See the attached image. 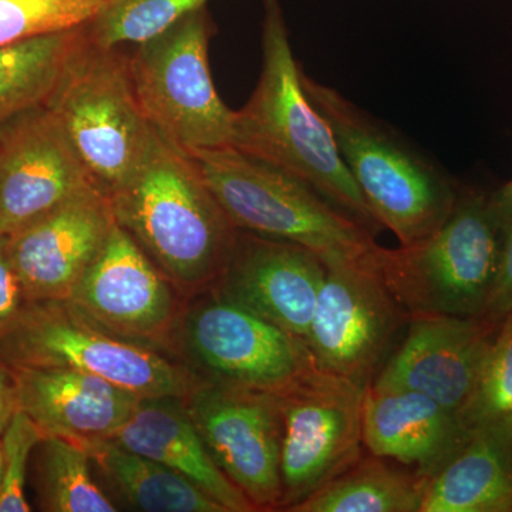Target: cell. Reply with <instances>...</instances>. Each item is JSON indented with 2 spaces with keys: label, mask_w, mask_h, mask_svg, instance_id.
Wrapping results in <instances>:
<instances>
[{
  "label": "cell",
  "mask_w": 512,
  "mask_h": 512,
  "mask_svg": "<svg viewBox=\"0 0 512 512\" xmlns=\"http://www.w3.org/2000/svg\"><path fill=\"white\" fill-rule=\"evenodd\" d=\"M29 299L8 251V238L0 237V336L15 325Z\"/></svg>",
  "instance_id": "cell-30"
},
{
  "label": "cell",
  "mask_w": 512,
  "mask_h": 512,
  "mask_svg": "<svg viewBox=\"0 0 512 512\" xmlns=\"http://www.w3.org/2000/svg\"><path fill=\"white\" fill-rule=\"evenodd\" d=\"M45 437L23 410H16L8 426L0 434L3 454V476L0 483V512H29L26 498L30 461L33 451Z\"/></svg>",
  "instance_id": "cell-29"
},
{
  "label": "cell",
  "mask_w": 512,
  "mask_h": 512,
  "mask_svg": "<svg viewBox=\"0 0 512 512\" xmlns=\"http://www.w3.org/2000/svg\"><path fill=\"white\" fill-rule=\"evenodd\" d=\"M367 386L316 369L276 394L281 414V510L288 511L363 456Z\"/></svg>",
  "instance_id": "cell-10"
},
{
  "label": "cell",
  "mask_w": 512,
  "mask_h": 512,
  "mask_svg": "<svg viewBox=\"0 0 512 512\" xmlns=\"http://www.w3.org/2000/svg\"><path fill=\"white\" fill-rule=\"evenodd\" d=\"M488 204L498 224L504 229L512 225V180L488 194Z\"/></svg>",
  "instance_id": "cell-33"
},
{
  "label": "cell",
  "mask_w": 512,
  "mask_h": 512,
  "mask_svg": "<svg viewBox=\"0 0 512 512\" xmlns=\"http://www.w3.org/2000/svg\"><path fill=\"white\" fill-rule=\"evenodd\" d=\"M16 410H18V397H16L15 379H13L12 370L0 356V434L6 429Z\"/></svg>",
  "instance_id": "cell-32"
},
{
  "label": "cell",
  "mask_w": 512,
  "mask_h": 512,
  "mask_svg": "<svg viewBox=\"0 0 512 512\" xmlns=\"http://www.w3.org/2000/svg\"><path fill=\"white\" fill-rule=\"evenodd\" d=\"M188 154L235 228L301 245L326 268H372L375 234L298 178L234 147Z\"/></svg>",
  "instance_id": "cell-4"
},
{
  "label": "cell",
  "mask_w": 512,
  "mask_h": 512,
  "mask_svg": "<svg viewBox=\"0 0 512 512\" xmlns=\"http://www.w3.org/2000/svg\"><path fill=\"white\" fill-rule=\"evenodd\" d=\"M106 2H107V0H106Z\"/></svg>",
  "instance_id": "cell-35"
},
{
  "label": "cell",
  "mask_w": 512,
  "mask_h": 512,
  "mask_svg": "<svg viewBox=\"0 0 512 512\" xmlns=\"http://www.w3.org/2000/svg\"><path fill=\"white\" fill-rule=\"evenodd\" d=\"M215 32L204 6L128 53L144 116L185 153L231 147L234 136L235 110L222 101L211 77L208 52Z\"/></svg>",
  "instance_id": "cell-8"
},
{
  "label": "cell",
  "mask_w": 512,
  "mask_h": 512,
  "mask_svg": "<svg viewBox=\"0 0 512 512\" xmlns=\"http://www.w3.org/2000/svg\"><path fill=\"white\" fill-rule=\"evenodd\" d=\"M106 0H0V46L89 22Z\"/></svg>",
  "instance_id": "cell-28"
},
{
  "label": "cell",
  "mask_w": 512,
  "mask_h": 512,
  "mask_svg": "<svg viewBox=\"0 0 512 512\" xmlns=\"http://www.w3.org/2000/svg\"><path fill=\"white\" fill-rule=\"evenodd\" d=\"M306 96L332 127L343 161L377 224L402 247L443 227L461 188L439 163L396 128L301 67Z\"/></svg>",
  "instance_id": "cell-3"
},
{
  "label": "cell",
  "mask_w": 512,
  "mask_h": 512,
  "mask_svg": "<svg viewBox=\"0 0 512 512\" xmlns=\"http://www.w3.org/2000/svg\"><path fill=\"white\" fill-rule=\"evenodd\" d=\"M110 439L171 468L227 512L256 511L215 463L185 409L183 397L140 399L126 423Z\"/></svg>",
  "instance_id": "cell-20"
},
{
  "label": "cell",
  "mask_w": 512,
  "mask_h": 512,
  "mask_svg": "<svg viewBox=\"0 0 512 512\" xmlns=\"http://www.w3.org/2000/svg\"><path fill=\"white\" fill-rule=\"evenodd\" d=\"M208 0H107L83 30L93 45H138L160 35Z\"/></svg>",
  "instance_id": "cell-26"
},
{
  "label": "cell",
  "mask_w": 512,
  "mask_h": 512,
  "mask_svg": "<svg viewBox=\"0 0 512 512\" xmlns=\"http://www.w3.org/2000/svg\"><path fill=\"white\" fill-rule=\"evenodd\" d=\"M460 419L470 433L488 430L512 437V312L495 332Z\"/></svg>",
  "instance_id": "cell-27"
},
{
  "label": "cell",
  "mask_w": 512,
  "mask_h": 512,
  "mask_svg": "<svg viewBox=\"0 0 512 512\" xmlns=\"http://www.w3.org/2000/svg\"><path fill=\"white\" fill-rule=\"evenodd\" d=\"M429 478L362 456L289 512H420Z\"/></svg>",
  "instance_id": "cell-23"
},
{
  "label": "cell",
  "mask_w": 512,
  "mask_h": 512,
  "mask_svg": "<svg viewBox=\"0 0 512 512\" xmlns=\"http://www.w3.org/2000/svg\"><path fill=\"white\" fill-rule=\"evenodd\" d=\"M80 441V440H79ZM93 466L121 500L144 512H227L197 485L111 439L82 440Z\"/></svg>",
  "instance_id": "cell-22"
},
{
  "label": "cell",
  "mask_w": 512,
  "mask_h": 512,
  "mask_svg": "<svg viewBox=\"0 0 512 512\" xmlns=\"http://www.w3.org/2000/svg\"><path fill=\"white\" fill-rule=\"evenodd\" d=\"M9 369H63L100 377L147 397H184L197 377L171 353L121 339L83 318L66 301L29 302L0 336Z\"/></svg>",
  "instance_id": "cell-7"
},
{
  "label": "cell",
  "mask_w": 512,
  "mask_h": 512,
  "mask_svg": "<svg viewBox=\"0 0 512 512\" xmlns=\"http://www.w3.org/2000/svg\"><path fill=\"white\" fill-rule=\"evenodd\" d=\"M326 269L301 245L238 229L211 291L306 343Z\"/></svg>",
  "instance_id": "cell-16"
},
{
  "label": "cell",
  "mask_w": 512,
  "mask_h": 512,
  "mask_svg": "<svg viewBox=\"0 0 512 512\" xmlns=\"http://www.w3.org/2000/svg\"><path fill=\"white\" fill-rule=\"evenodd\" d=\"M409 315L369 266L326 269L306 345L323 372L372 384Z\"/></svg>",
  "instance_id": "cell-11"
},
{
  "label": "cell",
  "mask_w": 512,
  "mask_h": 512,
  "mask_svg": "<svg viewBox=\"0 0 512 512\" xmlns=\"http://www.w3.org/2000/svg\"><path fill=\"white\" fill-rule=\"evenodd\" d=\"M94 188L99 187L46 106L0 126V237Z\"/></svg>",
  "instance_id": "cell-14"
},
{
  "label": "cell",
  "mask_w": 512,
  "mask_h": 512,
  "mask_svg": "<svg viewBox=\"0 0 512 512\" xmlns=\"http://www.w3.org/2000/svg\"><path fill=\"white\" fill-rule=\"evenodd\" d=\"M504 228L488 194L461 188L443 227L407 247L377 248L372 269L409 318H484L493 295Z\"/></svg>",
  "instance_id": "cell-5"
},
{
  "label": "cell",
  "mask_w": 512,
  "mask_h": 512,
  "mask_svg": "<svg viewBox=\"0 0 512 512\" xmlns=\"http://www.w3.org/2000/svg\"><path fill=\"white\" fill-rule=\"evenodd\" d=\"M116 224L109 195L83 192L8 237L29 302L67 301Z\"/></svg>",
  "instance_id": "cell-17"
},
{
  "label": "cell",
  "mask_w": 512,
  "mask_h": 512,
  "mask_svg": "<svg viewBox=\"0 0 512 512\" xmlns=\"http://www.w3.org/2000/svg\"><path fill=\"white\" fill-rule=\"evenodd\" d=\"M420 512H512V437L473 431L429 478Z\"/></svg>",
  "instance_id": "cell-21"
},
{
  "label": "cell",
  "mask_w": 512,
  "mask_h": 512,
  "mask_svg": "<svg viewBox=\"0 0 512 512\" xmlns=\"http://www.w3.org/2000/svg\"><path fill=\"white\" fill-rule=\"evenodd\" d=\"M370 386L412 390L457 413L476 387L500 322L487 318L419 315Z\"/></svg>",
  "instance_id": "cell-15"
},
{
  "label": "cell",
  "mask_w": 512,
  "mask_h": 512,
  "mask_svg": "<svg viewBox=\"0 0 512 512\" xmlns=\"http://www.w3.org/2000/svg\"><path fill=\"white\" fill-rule=\"evenodd\" d=\"M89 451L79 440L45 436L30 461L39 510L46 512H116L93 476Z\"/></svg>",
  "instance_id": "cell-25"
},
{
  "label": "cell",
  "mask_w": 512,
  "mask_h": 512,
  "mask_svg": "<svg viewBox=\"0 0 512 512\" xmlns=\"http://www.w3.org/2000/svg\"><path fill=\"white\" fill-rule=\"evenodd\" d=\"M183 402L215 463L255 510H281L282 426L275 394L197 380Z\"/></svg>",
  "instance_id": "cell-13"
},
{
  "label": "cell",
  "mask_w": 512,
  "mask_h": 512,
  "mask_svg": "<svg viewBox=\"0 0 512 512\" xmlns=\"http://www.w3.org/2000/svg\"><path fill=\"white\" fill-rule=\"evenodd\" d=\"M512 312V225L504 229L503 252L493 295L484 318L501 322Z\"/></svg>",
  "instance_id": "cell-31"
},
{
  "label": "cell",
  "mask_w": 512,
  "mask_h": 512,
  "mask_svg": "<svg viewBox=\"0 0 512 512\" xmlns=\"http://www.w3.org/2000/svg\"><path fill=\"white\" fill-rule=\"evenodd\" d=\"M184 299L116 222L66 302L83 318L121 339L171 353V336Z\"/></svg>",
  "instance_id": "cell-12"
},
{
  "label": "cell",
  "mask_w": 512,
  "mask_h": 512,
  "mask_svg": "<svg viewBox=\"0 0 512 512\" xmlns=\"http://www.w3.org/2000/svg\"><path fill=\"white\" fill-rule=\"evenodd\" d=\"M470 436L457 413L424 394L367 386L363 444L372 456L397 461L431 478Z\"/></svg>",
  "instance_id": "cell-18"
},
{
  "label": "cell",
  "mask_w": 512,
  "mask_h": 512,
  "mask_svg": "<svg viewBox=\"0 0 512 512\" xmlns=\"http://www.w3.org/2000/svg\"><path fill=\"white\" fill-rule=\"evenodd\" d=\"M12 375L18 409L45 436L110 439L140 402V397L100 377L72 370L16 369Z\"/></svg>",
  "instance_id": "cell-19"
},
{
  "label": "cell",
  "mask_w": 512,
  "mask_h": 512,
  "mask_svg": "<svg viewBox=\"0 0 512 512\" xmlns=\"http://www.w3.org/2000/svg\"><path fill=\"white\" fill-rule=\"evenodd\" d=\"M45 106L109 197L140 170L157 137L134 93L128 53L93 45L83 26Z\"/></svg>",
  "instance_id": "cell-6"
},
{
  "label": "cell",
  "mask_w": 512,
  "mask_h": 512,
  "mask_svg": "<svg viewBox=\"0 0 512 512\" xmlns=\"http://www.w3.org/2000/svg\"><path fill=\"white\" fill-rule=\"evenodd\" d=\"M82 26L0 46V126L25 111L45 106Z\"/></svg>",
  "instance_id": "cell-24"
},
{
  "label": "cell",
  "mask_w": 512,
  "mask_h": 512,
  "mask_svg": "<svg viewBox=\"0 0 512 512\" xmlns=\"http://www.w3.org/2000/svg\"><path fill=\"white\" fill-rule=\"evenodd\" d=\"M261 73L235 111L231 147L309 185L376 234L380 225L350 175L328 120L306 96L279 0H264Z\"/></svg>",
  "instance_id": "cell-1"
},
{
  "label": "cell",
  "mask_w": 512,
  "mask_h": 512,
  "mask_svg": "<svg viewBox=\"0 0 512 512\" xmlns=\"http://www.w3.org/2000/svg\"><path fill=\"white\" fill-rule=\"evenodd\" d=\"M114 218L185 298L210 291L238 228L197 164L157 131L140 170L110 195Z\"/></svg>",
  "instance_id": "cell-2"
},
{
  "label": "cell",
  "mask_w": 512,
  "mask_h": 512,
  "mask_svg": "<svg viewBox=\"0 0 512 512\" xmlns=\"http://www.w3.org/2000/svg\"><path fill=\"white\" fill-rule=\"evenodd\" d=\"M170 350L202 382L275 396L319 369L302 339L211 289L187 299Z\"/></svg>",
  "instance_id": "cell-9"
},
{
  "label": "cell",
  "mask_w": 512,
  "mask_h": 512,
  "mask_svg": "<svg viewBox=\"0 0 512 512\" xmlns=\"http://www.w3.org/2000/svg\"><path fill=\"white\" fill-rule=\"evenodd\" d=\"M3 476V454H2V441H0V483H2Z\"/></svg>",
  "instance_id": "cell-34"
}]
</instances>
